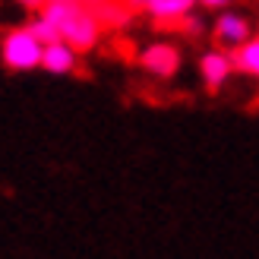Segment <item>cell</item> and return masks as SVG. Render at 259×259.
<instances>
[{"instance_id": "6da1fadb", "label": "cell", "mask_w": 259, "mask_h": 259, "mask_svg": "<svg viewBox=\"0 0 259 259\" xmlns=\"http://www.w3.org/2000/svg\"><path fill=\"white\" fill-rule=\"evenodd\" d=\"M41 16L57 25L60 38L76 51V54H85V51H92L98 45L101 25L89 10H82L79 0H45Z\"/></svg>"}, {"instance_id": "7a4b0ae2", "label": "cell", "mask_w": 259, "mask_h": 259, "mask_svg": "<svg viewBox=\"0 0 259 259\" xmlns=\"http://www.w3.org/2000/svg\"><path fill=\"white\" fill-rule=\"evenodd\" d=\"M4 63L10 70H32L41 63V41L32 29H13L4 35Z\"/></svg>"}, {"instance_id": "3957f363", "label": "cell", "mask_w": 259, "mask_h": 259, "mask_svg": "<svg viewBox=\"0 0 259 259\" xmlns=\"http://www.w3.org/2000/svg\"><path fill=\"white\" fill-rule=\"evenodd\" d=\"M139 60H142V67H146L149 73L161 76V79L174 76L177 67H180V54H177V48H171V45H155V48H149Z\"/></svg>"}, {"instance_id": "277c9868", "label": "cell", "mask_w": 259, "mask_h": 259, "mask_svg": "<svg viewBox=\"0 0 259 259\" xmlns=\"http://www.w3.org/2000/svg\"><path fill=\"white\" fill-rule=\"evenodd\" d=\"M250 38V22L243 16H234V13H228L215 22V45L218 48H237Z\"/></svg>"}, {"instance_id": "5b68a950", "label": "cell", "mask_w": 259, "mask_h": 259, "mask_svg": "<svg viewBox=\"0 0 259 259\" xmlns=\"http://www.w3.org/2000/svg\"><path fill=\"white\" fill-rule=\"evenodd\" d=\"M41 67L48 73H73L76 70V54L67 41H54L41 48Z\"/></svg>"}, {"instance_id": "8992f818", "label": "cell", "mask_w": 259, "mask_h": 259, "mask_svg": "<svg viewBox=\"0 0 259 259\" xmlns=\"http://www.w3.org/2000/svg\"><path fill=\"white\" fill-rule=\"evenodd\" d=\"M231 57L225 54H205L202 57V76H205V89L209 92H218L222 89V82L228 79V73H231Z\"/></svg>"}, {"instance_id": "52a82bcc", "label": "cell", "mask_w": 259, "mask_h": 259, "mask_svg": "<svg viewBox=\"0 0 259 259\" xmlns=\"http://www.w3.org/2000/svg\"><path fill=\"white\" fill-rule=\"evenodd\" d=\"M231 63H234L237 70L250 73V76H259V38H247L243 45L234 48V57H231Z\"/></svg>"}, {"instance_id": "ba28073f", "label": "cell", "mask_w": 259, "mask_h": 259, "mask_svg": "<svg viewBox=\"0 0 259 259\" xmlns=\"http://www.w3.org/2000/svg\"><path fill=\"white\" fill-rule=\"evenodd\" d=\"M152 29H158V32H180V35H196L199 32V22L193 19L190 13H180V16L152 19Z\"/></svg>"}, {"instance_id": "9c48e42d", "label": "cell", "mask_w": 259, "mask_h": 259, "mask_svg": "<svg viewBox=\"0 0 259 259\" xmlns=\"http://www.w3.org/2000/svg\"><path fill=\"white\" fill-rule=\"evenodd\" d=\"M193 4H196V0H149V13H152V19L180 16V13H190Z\"/></svg>"}, {"instance_id": "30bf717a", "label": "cell", "mask_w": 259, "mask_h": 259, "mask_svg": "<svg viewBox=\"0 0 259 259\" xmlns=\"http://www.w3.org/2000/svg\"><path fill=\"white\" fill-rule=\"evenodd\" d=\"M32 35L41 41V48H45V45H54V41H63V38H60V29H57L51 19H45V16L32 25Z\"/></svg>"}, {"instance_id": "8fae6325", "label": "cell", "mask_w": 259, "mask_h": 259, "mask_svg": "<svg viewBox=\"0 0 259 259\" xmlns=\"http://www.w3.org/2000/svg\"><path fill=\"white\" fill-rule=\"evenodd\" d=\"M117 54H120L123 60H136V54H133V45H130V41H117Z\"/></svg>"}, {"instance_id": "7c38bea8", "label": "cell", "mask_w": 259, "mask_h": 259, "mask_svg": "<svg viewBox=\"0 0 259 259\" xmlns=\"http://www.w3.org/2000/svg\"><path fill=\"white\" fill-rule=\"evenodd\" d=\"M22 7H29V10H41L45 7V0H19Z\"/></svg>"}, {"instance_id": "4fadbf2b", "label": "cell", "mask_w": 259, "mask_h": 259, "mask_svg": "<svg viewBox=\"0 0 259 259\" xmlns=\"http://www.w3.org/2000/svg\"><path fill=\"white\" fill-rule=\"evenodd\" d=\"M199 4H205V7H225L228 0H199Z\"/></svg>"}]
</instances>
